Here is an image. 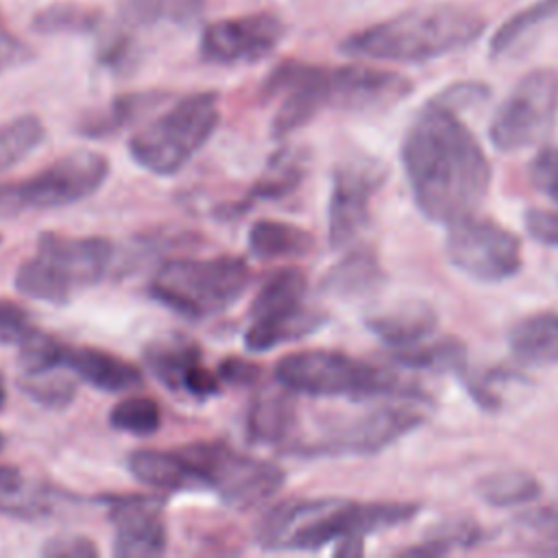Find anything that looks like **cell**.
<instances>
[{
  "label": "cell",
  "instance_id": "obj_1",
  "mask_svg": "<svg viewBox=\"0 0 558 558\" xmlns=\"http://www.w3.org/2000/svg\"><path fill=\"white\" fill-rule=\"evenodd\" d=\"M401 163L418 211L432 222H453L484 203L493 168L473 135L447 102L429 100L408 126Z\"/></svg>",
  "mask_w": 558,
  "mask_h": 558
},
{
  "label": "cell",
  "instance_id": "obj_2",
  "mask_svg": "<svg viewBox=\"0 0 558 558\" xmlns=\"http://www.w3.org/2000/svg\"><path fill=\"white\" fill-rule=\"evenodd\" d=\"M416 501H349L340 497L286 499L272 506L255 527L266 551H314L331 541L362 538L397 527L418 514Z\"/></svg>",
  "mask_w": 558,
  "mask_h": 558
},
{
  "label": "cell",
  "instance_id": "obj_3",
  "mask_svg": "<svg viewBox=\"0 0 558 558\" xmlns=\"http://www.w3.org/2000/svg\"><path fill=\"white\" fill-rule=\"evenodd\" d=\"M486 28V20L460 4H429L408 9L340 41V50L357 59L423 63L471 46Z\"/></svg>",
  "mask_w": 558,
  "mask_h": 558
},
{
  "label": "cell",
  "instance_id": "obj_4",
  "mask_svg": "<svg viewBox=\"0 0 558 558\" xmlns=\"http://www.w3.org/2000/svg\"><path fill=\"white\" fill-rule=\"evenodd\" d=\"M275 379L281 388L310 397L425 399L421 386L395 371L331 349L283 355L275 366Z\"/></svg>",
  "mask_w": 558,
  "mask_h": 558
},
{
  "label": "cell",
  "instance_id": "obj_5",
  "mask_svg": "<svg viewBox=\"0 0 558 558\" xmlns=\"http://www.w3.org/2000/svg\"><path fill=\"white\" fill-rule=\"evenodd\" d=\"M113 257V242L102 235L72 238L57 231L37 235V251L15 270V290L28 299L61 305L74 290L98 283Z\"/></svg>",
  "mask_w": 558,
  "mask_h": 558
},
{
  "label": "cell",
  "instance_id": "obj_6",
  "mask_svg": "<svg viewBox=\"0 0 558 558\" xmlns=\"http://www.w3.org/2000/svg\"><path fill=\"white\" fill-rule=\"evenodd\" d=\"M218 122L216 92L187 94L131 135V159L157 177H172L207 144Z\"/></svg>",
  "mask_w": 558,
  "mask_h": 558
},
{
  "label": "cell",
  "instance_id": "obj_7",
  "mask_svg": "<svg viewBox=\"0 0 558 558\" xmlns=\"http://www.w3.org/2000/svg\"><path fill=\"white\" fill-rule=\"evenodd\" d=\"M251 268L242 257L168 259L148 283V294L168 310L198 320L231 307L248 288Z\"/></svg>",
  "mask_w": 558,
  "mask_h": 558
},
{
  "label": "cell",
  "instance_id": "obj_8",
  "mask_svg": "<svg viewBox=\"0 0 558 558\" xmlns=\"http://www.w3.org/2000/svg\"><path fill=\"white\" fill-rule=\"evenodd\" d=\"M109 159L96 150H72L28 179L0 183V220L26 211L74 205L92 196L109 177Z\"/></svg>",
  "mask_w": 558,
  "mask_h": 558
},
{
  "label": "cell",
  "instance_id": "obj_9",
  "mask_svg": "<svg viewBox=\"0 0 558 558\" xmlns=\"http://www.w3.org/2000/svg\"><path fill=\"white\" fill-rule=\"evenodd\" d=\"M179 451L194 466L205 488H214L235 510L266 504L286 482V471L279 464L240 453L222 440H194L181 445Z\"/></svg>",
  "mask_w": 558,
  "mask_h": 558
},
{
  "label": "cell",
  "instance_id": "obj_10",
  "mask_svg": "<svg viewBox=\"0 0 558 558\" xmlns=\"http://www.w3.org/2000/svg\"><path fill=\"white\" fill-rule=\"evenodd\" d=\"M558 118V72L536 68L521 76L493 113L488 137L501 153L530 148L547 140Z\"/></svg>",
  "mask_w": 558,
  "mask_h": 558
},
{
  "label": "cell",
  "instance_id": "obj_11",
  "mask_svg": "<svg viewBox=\"0 0 558 558\" xmlns=\"http://www.w3.org/2000/svg\"><path fill=\"white\" fill-rule=\"evenodd\" d=\"M445 251L462 275L484 283L506 281L523 266L519 235L497 220L477 214L449 222Z\"/></svg>",
  "mask_w": 558,
  "mask_h": 558
},
{
  "label": "cell",
  "instance_id": "obj_12",
  "mask_svg": "<svg viewBox=\"0 0 558 558\" xmlns=\"http://www.w3.org/2000/svg\"><path fill=\"white\" fill-rule=\"evenodd\" d=\"M386 179V166L371 155H351L333 166L327 205V235L333 248L349 246L366 229L371 203Z\"/></svg>",
  "mask_w": 558,
  "mask_h": 558
},
{
  "label": "cell",
  "instance_id": "obj_13",
  "mask_svg": "<svg viewBox=\"0 0 558 558\" xmlns=\"http://www.w3.org/2000/svg\"><path fill=\"white\" fill-rule=\"evenodd\" d=\"M421 423L423 414L408 403L379 405L375 410H368L366 414L331 427L314 442H299L292 451L303 456H371L390 447L395 440L416 429Z\"/></svg>",
  "mask_w": 558,
  "mask_h": 558
},
{
  "label": "cell",
  "instance_id": "obj_14",
  "mask_svg": "<svg viewBox=\"0 0 558 558\" xmlns=\"http://www.w3.org/2000/svg\"><path fill=\"white\" fill-rule=\"evenodd\" d=\"M283 35V22L270 11L225 17L203 28L198 54L203 61L216 65L255 63L266 59Z\"/></svg>",
  "mask_w": 558,
  "mask_h": 558
},
{
  "label": "cell",
  "instance_id": "obj_15",
  "mask_svg": "<svg viewBox=\"0 0 558 558\" xmlns=\"http://www.w3.org/2000/svg\"><path fill=\"white\" fill-rule=\"evenodd\" d=\"M262 96L281 98L270 122V135L283 140L327 107L325 68L303 61H283L262 83Z\"/></svg>",
  "mask_w": 558,
  "mask_h": 558
},
{
  "label": "cell",
  "instance_id": "obj_16",
  "mask_svg": "<svg viewBox=\"0 0 558 558\" xmlns=\"http://www.w3.org/2000/svg\"><path fill=\"white\" fill-rule=\"evenodd\" d=\"M100 501L107 506L116 527L113 556L150 558L166 551L168 530L163 523V499L159 495H102Z\"/></svg>",
  "mask_w": 558,
  "mask_h": 558
},
{
  "label": "cell",
  "instance_id": "obj_17",
  "mask_svg": "<svg viewBox=\"0 0 558 558\" xmlns=\"http://www.w3.org/2000/svg\"><path fill=\"white\" fill-rule=\"evenodd\" d=\"M412 92V81L399 72L371 65L325 68V100L327 107L373 113L384 111L403 100Z\"/></svg>",
  "mask_w": 558,
  "mask_h": 558
},
{
  "label": "cell",
  "instance_id": "obj_18",
  "mask_svg": "<svg viewBox=\"0 0 558 558\" xmlns=\"http://www.w3.org/2000/svg\"><path fill=\"white\" fill-rule=\"evenodd\" d=\"M366 327L390 349L427 340L438 327V312L423 299H408L366 316Z\"/></svg>",
  "mask_w": 558,
  "mask_h": 558
},
{
  "label": "cell",
  "instance_id": "obj_19",
  "mask_svg": "<svg viewBox=\"0 0 558 558\" xmlns=\"http://www.w3.org/2000/svg\"><path fill=\"white\" fill-rule=\"evenodd\" d=\"M307 161H310V157L303 146L286 144V146L277 148L268 157L257 181L251 185L246 198L242 203H233L231 209H225L227 216L235 218V216H242L244 211H248L251 205H255L257 201H279V198L292 194L307 177Z\"/></svg>",
  "mask_w": 558,
  "mask_h": 558
},
{
  "label": "cell",
  "instance_id": "obj_20",
  "mask_svg": "<svg viewBox=\"0 0 558 558\" xmlns=\"http://www.w3.org/2000/svg\"><path fill=\"white\" fill-rule=\"evenodd\" d=\"M63 366L81 381L105 392L133 390L144 381V375L135 364L94 347H65Z\"/></svg>",
  "mask_w": 558,
  "mask_h": 558
},
{
  "label": "cell",
  "instance_id": "obj_21",
  "mask_svg": "<svg viewBox=\"0 0 558 558\" xmlns=\"http://www.w3.org/2000/svg\"><path fill=\"white\" fill-rule=\"evenodd\" d=\"M129 473L144 486L166 493L207 490L194 466L177 449H137L126 458Z\"/></svg>",
  "mask_w": 558,
  "mask_h": 558
},
{
  "label": "cell",
  "instance_id": "obj_22",
  "mask_svg": "<svg viewBox=\"0 0 558 558\" xmlns=\"http://www.w3.org/2000/svg\"><path fill=\"white\" fill-rule=\"evenodd\" d=\"M166 98L168 94L161 89L120 94L109 105L83 113L81 120L76 122V133L85 137H98V140L116 135L129 129L131 124H137L153 109H157Z\"/></svg>",
  "mask_w": 558,
  "mask_h": 558
},
{
  "label": "cell",
  "instance_id": "obj_23",
  "mask_svg": "<svg viewBox=\"0 0 558 558\" xmlns=\"http://www.w3.org/2000/svg\"><path fill=\"white\" fill-rule=\"evenodd\" d=\"M288 392L264 388L253 397L246 412V436L251 442L288 447L296 429V405Z\"/></svg>",
  "mask_w": 558,
  "mask_h": 558
},
{
  "label": "cell",
  "instance_id": "obj_24",
  "mask_svg": "<svg viewBox=\"0 0 558 558\" xmlns=\"http://www.w3.org/2000/svg\"><path fill=\"white\" fill-rule=\"evenodd\" d=\"M384 283V270L373 248L355 246L320 279V290L338 299L371 294Z\"/></svg>",
  "mask_w": 558,
  "mask_h": 558
},
{
  "label": "cell",
  "instance_id": "obj_25",
  "mask_svg": "<svg viewBox=\"0 0 558 558\" xmlns=\"http://www.w3.org/2000/svg\"><path fill=\"white\" fill-rule=\"evenodd\" d=\"M325 312L301 303L299 307H292L288 312L253 320V325L244 333V347L248 351L262 353L283 342H292L314 333L320 325H325Z\"/></svg>",
  "mask_w": 558,
  "mask_h": 558
},
{
  "label": "cell",
  "instance_id": "obj_26",
  "mask_svg": "<svg viewBox=\"0 0 558 558\" xmlns=\"http://www.w3.org/2000/svg\"><path fill=\"white\" fill-rule=\"evenodd\" d=\"M512 355L521 364L545 366L558 362V314L536 312L517 320L508 331Z\"/></svg>",
  "mask_w": 558,
  "mask_h": 558
},
{
  "label": "cell",
  "instance_id": "obj_27",
  "mask_svg": "<svg viewBox=\"0 0 558 558\" xmlns=\"http://www.w3.org/2000/svg\"><path fill=\"white\" fill-rule=\"evenodd\" d=\"M248 253L255 259H286L301 257L314 248V235L292 222L257 220L246 235Z\"/></svg>",
  "mask_w": 558,
  "mask_h": 558
},
{
  "label": "cell",
  "instance_id": "obj_28",
  "mask_svg": "<svg viewBox=\"0 0 558 558\" xmlns=\"http://www.w3.org/2000/svg\"><path fill=\"white\" fill-rule=\"evenodd\" d=\"M144 362L166 388L181 390L187 371L201 362V349L185 336H161L146 344Z\"/></svg>",
  "mask_w": 558,
  "mask_h": 558
},
{
  "label": "cell",
  "instance_id": "obj_29",
  "mask_svg": "<svg viewBox=\"0 0 558 558\" xmlns=\"http://www.w3.org/2000/svg\"><path fill=\"white\" fill-rule=\"evenodd\" d=\"M392 360L405 368L436 371V373H456L464 375L469 368L466 344L453 336L438 338L434 342H416L403 349H390Z\"/></svg>",
  "mask_w": 558,
  "mask_h": 558
},
{
  "label": "cell",
  "instance_id": "obj_30",
  "mask_svg": "<svg viewBox=\"0 0 558 558\" xmlns=\"http://www.w3.org/2000/svg\"><path fill=\"white\" fill-rule=\"evenodd\" d=\"M307 290V277L296 266H283L275 270L257 290L251 303V318H268L303 303V294Z\"/></svg>",
  "mask_w": 558,
  "mask_h": 558
},
{
  "label": "cell",
  "instance_id": "obj_31",
  "mask_svg": "<svg viewBox=\"0 0 558 558\" xmlns=\"http://www.w3.org/2000/svg\"><path fill=\"white\" fill-rule=\"evenodd\" d=\"M205 0H120V17L129 26H153V24H177L187 26L201 17Z\"/></svg>",
  "mask_w": 558,
  "mask_h": 558
},
{
  "label": "cell",
  "instance_id": "obj_32",
  "mask_svg": "<svg viewBox=\"0 0 558 558\" xmlns=\"http://www.w3.org/2000/svg\"><path fill=\"white\" fill-rule=\"evenodd\" d=\"M475 493L493 508L525 506L541 495V482L530 471L508 469L484 475L475 484Z\"/></svg>",
  "mask_w": 558,
  "mask_h": 558
},
{
  "label": "cell",
  "instance_id": "obj_33",
  "mask_svg": "<svg viewBox=\"0 0 558 558\" xmlns=\"http://www.w3.org/2000/svg\"><path fill=\"white\" fill-rule=\"evenodd\" d=\"M480 538H482V530L473 519L453 517V519H447V521H440L438 525H434L421 543L405 547L399 554L434 558V556H445L458 547H471Z\"/></svg>",
  "mask_w": 558,
  "mask_h": 558
},
{
  "label": "cell",
  "instance_id": "obj_34",
  "mask_svg": "<svg viewBox=\"0 0 558 558\" xmlns=\"http://www.w3.org/2000/svg\"><path fill=\"white\" fill-rule=\"evenodd\" d=\"M558 17V0H536L532 4H527L525 9L517 11L514 15H510L490 37L488 44V54L493 59L510 52L514 46H519V41L530 35L534 28H538L541 24L556 20Z\"/></svg>",
  "mask_w": 558,
  "mask_h": 558
},
{
  "label": "cell",
  "instance_id": "obj_35",
  "mask_svg": "<svg viewBox=\"0 0 558 558\" xmlns=\"http://www.w3.org/2000/svg\"><path fill=\"white\" fill-rule=\"evenodd\" d=\"M70 375L72 371H68L65 366L37 371V373H20L17 386L35 403L59 410L70 405L76 397V384Z\"/></svg>",
  "mask_w": 558,
  "mask_h": 558
},
{
  "label": "cell",
  "instance_id": "obj_36",
  "mask_svg": "<svg viewBox=\"0 0 558 558\" xmlns=\"http://www.w3.org/2000/svg\"><path fill=\"white\" fill-rule=\"evenodd\" d=\"M46 129L35 113H22L0 126V172L17 166L44 142Z\"/></svg>",
  "mask_w": 558,
  "mask_h": 558
},
{
  "label": "cell",
  "instance_id": "obj_37",
  "mask_svg": "<svg viewBox=\"0 0 558 558\" xmlns=\"http://www.w3.org/2000/svg\"><path fill=\"white\" fill-rule=\"evenodd\" d=\"M100 11L83 7L76 2H57L39 9L33 17V28L37 33H94L100 26Z\"/></svg>",
  "mask_w": 558,
  "mask_h": 558
},
{
  "label": "cell",
  "instance_id": "obj_38",
  "mask_svg": "<svg viewBox=\"0 0 558 558\" xmlns=\"http://www.w3.org/2000/svg\"><path fill=\"white\" fill-rule=\"evenodd\" d=\"M109 425L133 436H150L161 427V410L148 397H126L109 410Z\"/></svg>",
  "mask_w": 558,
  "mask_h": 558
},
{
  "label": "cell",
  "instance_id": "obj_39",
  "mask_svg": "<svg viewBox=\"0 0 558 558\" xmlns=\"http://www.w3.org/2000/svg\"><path fill=\"white\" fill-rule=\"evenodd\" d=\"M17 347H20V353H17L20 373H37V371L63 366V353L68 344L54 338L52 333H46L35 327Z\"/></svg>",
  "mask_w": 558,
  "mask_h": 558
},
{
  "label": "cell",
  "instance_id": "obj_40",
  "mask_svg": "<svg viewBox=\"0 0 558 558\" xmlns=\"http://www.w3.org/2000/svg\"><path fill=\"white\" fill-rule=\"evenodd\" d=\"M530 181L545 196L558 201V146H543L530 161Z\"/></svg>",
  "mask_w": 558,
  "mask_h": 558
},
{
  "label": "cell",
  "instance_id": "obj_41",
  "mask_svg": "<svg viewBox=\"0 0 558 558\" xmlns=\"http://www.w3.org/2000/svg\"><path fill=\"white\" fill-rule=\"evenodd\" d=\"M135 41L122 31L107 35L98 46V63L116 72L129 70L135 63Z\"/></svg>",
  "mask_w": 558,
  "mask_h": 558
},
{
  "label": "cell",
  "instance_id": "obj_42",
  "mask_svg": "<svg viewBox=\"0 0 558 558\" xmlns=\"http://www.w3.org/2000/svg\"><path fill=\"white\" fill-rule=\"evenodd\" d=\"M35 329L31 314L11 299H0V344H20Z\"/></svg>",
  "mask_w": 558,
  "mask_h": 558
},
{
  "label": "cell",
  "instance_id": "obj_43",
  "mask_svg": "<svg viewBox=\"0 0 558 558\" xmlns=\"http://www.w3.org/2000/svg\"><path fill=\"white\" fill-rule=\"evenodd\" d=\"M39 554L44 558H96L98 545L89 536L57 534L41 545Z\"/></svg>",
  "mask_w": 558,
  "mask_h": 558
},
{
  "label": "cell",
  "instance_id": "obj_44",
  "mask_svg": "<svg viewBox=\"0 0 558 558\" xmlns=\"http://www.w3.org/2000/svg\"><path fill=\"white\" fill-rule=\"evenodd\" d=\"M519 523L534 536L549 543H558V504H547L527 510L525 514L519 517Z\"/></svg>",
  "mask_w": 558,
  "mask_h": 558
},
{
  "label": "cell",
  "instance_id": "obj_45",
  "mask_svg": "<svg viewBox=\"0 0 558 558\" xmlns=\"http://www.w3.org/2000/svg\"><path fill=\"white\" fill-rule=\"evenodd\" d=\"M33 59V50L4 24L0 15V74L24 65Z\"/></svg>",
  "mask_w": 558,
  "mask_h": 558
},
{
  "label": "cell",
  "instance_id": "obj_46",
  "mask_svg": "<svg viewBox=\"0 0 558 558\" xmlns=\"http://www.w3.org/2000/svg\"><path fill=\"white\" fill-rule=\"evenodd\" d=\"M525 229L541 244L558 248V209H530L525 214Z\"/></svg>",
  "mask_w": 558,
  "mask_h": 558
},
{
  "label": "cell",
  "instance_id": "obj_47",
  "mask_svg": "<svg viewBox=\"0 0 558 558\" xmlns=\"http://www.w3.org/2000/svg\"><path fill=\"white\" fill-rule=\"evenodd\" d=\"M220 381H222V379L218 377V373L205 368L203 362H198L196 366H192V368L187 371V375H185V379H183L181 392H185V395H190V397L203 401V399H209V397H214V395L220 392Z\"/></svg>",
  "mask_w": 558,
  "mask_h": 558
},
{
  "label": "cell",
  "instance_id": "obj_48",
  "mask_svg": "<svg viewBox=\"0 0 558 558\" xmlns=\"http://www.w3.org/2000/svg\"><path fill=\"white\" fill-rule=\"evenodd\" d=\"M218 377L227 384H235V386H253L259 375L262 368L255 362H248L240 355H229L218 364Z\"/></svg>",
  "mask_w": 558,
  "mask_h": 558
},
{
  "label": "cell",
  "instance_id": "obj_49",
  "mask_svg": "<svg viewBox=\"0 0 558 558\" xmlns=\"http://www.w3.org/2000/svg\"><path fill=\"white\" fill-rule=\"evenodd\" d=\"M488 94H490L488 87L482 85V83H458V85H451L449 89H445L442 94H438L436 98L447 102L449 107H453L458 111L460 107L482 102Z\"/></svg>",
  "mask_w": 558,
  "mask_h": 558
},
{
  "label": "cell",
  "instance_id": "obj_50",
  "mask_svg": "<svg viewBox=\"0 0 558 558\" xmlns=\"http://www.w3.org/2000/svg\"><path fill=\"white\" fill-rule=\"evenodd\" d=\"M22 490V475L15 466H9V464H0V501L7 504V514H13L17 517V508L20 504L15 501H7L2 499L4 495H17Z\"/></svg>",
  "mask_w": 558,
  "mask_h": 558
},
{
  "label": "cell",
  "instance_id": "obj_51",
  "mask_svg": "<svg viewBox=\"0 0 558 558\" xmlns=\"http://www.w3.org/2000/svg\"><path fill=\"white\" fill-rule=\"evenodd\" d=\"M4 405H7V377L0 371V412L4 410Z\"/></svg>",
  "mask_w": 558,
  "mask_h": 558
},
{
  "label": "cell",
  "instance_id": "obj_52",
  "mask_svg": "<svg viewBox=\"0 0 558 558\" xmlns=\"http://www.w3.org/2000/svg\"><path fill=\"white\" fill-rule=\"evenodd\" d=\"M0 512H7V504L4 501H0Z\"/></svg>",
  "mask_w": 558,
  "mask_h": 558
},
{
  "label": "cell",
  "instance_id": "obj_53",
  "mask_svg": "<svg viewBox=\"0 0 558 558\" xmlns=\"http://www.w3.org/2000/svg\"><path fill=\"white\" fill-rule=\"evenodd\" d=\"M2 447H4V436L0 434V449H2Z\"/></svg>",
  "mask_w": 558,
  "mask_h": 558
},
{
  "label": "cell",
  "instance_id": "obj_54",
  "mask_svg": "<svg viewBox=\"0 0 558 558\" xmlns=\"http://www.w3.org/2000/svg\"><path fill=\"white\" fill-rule=\"evenodd\" d=\"M0 240H2V235H0Z\"/></svg>",
  "mask_w": 558,
  "mask_h": 558
}]
</instances>
